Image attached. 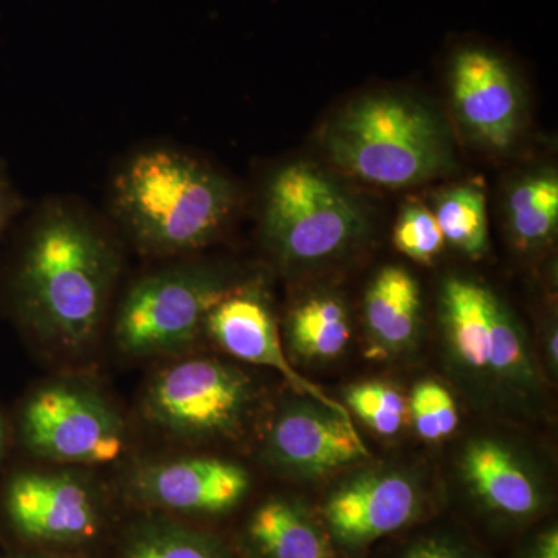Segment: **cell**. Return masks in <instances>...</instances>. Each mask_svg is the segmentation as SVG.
<instances>
[{
  "label": "cell",
  "instance_id": "cell-6",
  "mask_svg": "<svg viewBox=\"0 0 558 558\" xmlns=\"http://www.w3.org/2000/svg\"><path fill=\"white\" fill-rule=\"evenodd\" d=\"M231 290L222 271L205 266L175 267L140 279L121 303L117 344L131 355L185 351Z\"/></svg>",
  "mask_w": 558,
  "mask_h": 558
},
{
  "label": "cell",
  "instance_id": "cell-14",
  "mask_svg": "<svg viewBox=\"0 0 558 558\" xmlns=\"http://www.w3.org/2000/svg\"><path fill=\"white\" fill-rule=\"evenodd\" d=\"M459 119L481 142L508 148L520 128L519 86L505 58L483 46H462L450 65Z\"/></svg>",
  "mask_w": 558,
  "mask_h": 558
},
{
  "label": "cell",
  "instance_id": "cell-24",
  "mask_svg": "<svg viewBox=\"0 0 558 558\" xmlns=\"http://www.w3.org/2000/svg\"><path fill=\"white\" fill-rule=\"evenodd\" d=\"M395 245L418 263L435 259L446 245L435 213L418 204L403 208L396 223Z\"/></svg>",
  "mask_w": 558,
  "mask_h": 558
},
{
  "label": "cell",
  "instance_id": "cell-27",
  "mask_svg": "<svg viewBox=\"0 0 558 558\" xmlns=\"http://www.w3.org/2000/svg\"><path fill=\"white\" fill-rule=\"evenodd\" d=\"M21 201L11 189L5 172L0 168V234L7 229L13 216L20 211Z\"/></svg>",
  "mask_w": 558,
  "mask_h": 558
},
{
  "label": "cell",
  "instance_id": "cell-5",
  "mask_svg": "<svg viewBox=\"0 0 558 558\" xmlns=\"http://www.w3.org/2000/svg\"><path fill=\"white\" fill-rule=\"evenodd\" d=\"M365 218L348 193L310 163H292L271 179L264 234L286 266H314L359 240Z\"/></svg>",
  "mask_w": 558,
  "mask_h": 558
},
{
  "label": "cell",
  "instance_id": "cell-12",
  "mask_svg": "<svg viewBox=\"0 0 558 558\" xmlns=\"http://www.w3.org/2000/svg\"><path fill=\"white\" fill-rule=\"evenodd\" d=\"M128 495L137 505L182 515H226L250 490L247 470L219 458L146 462L130 473Z\"/></svg>",
  "mask_w": 558,
  "mask_h": 558
},
{
  "label": "cell",
  "instance_id": "cell-25",
  "mask_svg": "<svg viewBox=\"0 0 558 558\" xmlns=\"http://www.w3.org/2000/svg\"><path fill=\"white\" fill-rule=\"evenodd\" d=\"M396 558H487L470 539L453 532H432L410 539Z\"/></svg>",
  "mask_w": 558,
  "mask_h": 558
},
{
  "label": "cell",
  "instance_id": "cell-29",
  "mask_svg": "<svg viewBox=\"0 0 558 558\" xmlns=\"http://www.w3.org/2000/svg\"><path fill=\"white\" fill-rule=\"evenodd\" d=\"M14 558H68V557H53V556H24V557H14Z\"/></svg>",
  "mask_w": 558,
  "mask_h": 558
},
{
  "label": "cell",
  "instance_id": "cell-18",
  "mask_svg": "<svg viewBox=\"0 0 558 558\" xmlns=\"http://www.w3.org/2000/svg\"><path fill=\"white\" fill-rule=\"evenodd\" d=\"M288 336L290 349L300 357H339L351 339L348 312L333 296H311L290 312Z\"/></svg>",
  "mask_w": 558,
  "mask_h": 558
},
{
  "label": "cell",
  "instance_id": "cell-7",
  "mask_svg": "<svg viewBox=\"0 0 558 558\" xmlns=\"http://www.w3.org/2000/svg\"><path fill=\"white\" fill-rule=\"evenodd\" d=\"M253 402L255 387L241 369L215 359H190L154 377L143 411L171 438L208 442L240 435Z\"/></svg>",
  "mask_w": 558,
  "mask_h": 558
},
{
  "label": "cell",
  "instance_id": "cell-22",
  "mask_svg": "<svg viewBox=\"0 0 558 558\" xmlns=\"http://www.w3.org/2000/svg\"><path fill=\"white\" fill-rule=\"evenodd\" d=\"M344 399L347 409L377 435H398L409 421V400L388 381H360L348 388Z\"/></svg>",
  "mask_w": 558,
  "mask_h": 558
},
{
  "label": "cell",
  "instance_id": "cell-19",
  "mask_svg": "<svg viewBox=\"0 0 558 558\" xmlns=\"http://www.w3.org/2000/svg\"><path fill=\"white\" fill-rule=\"evenodd\" d=\"M508 215L519 247L538 248L553 240L558 226V179L537 172L520 180L509 194Z\"/></svg>",
  "mask_w": 558,
  "mask_h": 558
},
{
  "label": "cell",
  "instance_id": "cell-2",
  "mask_svg": "<svg viewBox=\"0 0 558 558\" xmlns=\"http://www.w3.org/2000/svg\"><path fill=\"white\" fill-rule=\"evenodd\" d=\"M113 211L140 247L180 253L204 247L234 207L229 180L172 149L140 153L113 183Z\"/></svg>",
  "mask_w": 558,
  "mask_h": 558
},
{
  "label": "cell",
  "instance_id": "cell-4",
  "mask_svg": "<svg viewBox=\"0 0 558 558\" xmlns=\"http://www.w3.org/2000/svg\"><path fill=\"white\" fill-rule=\"evenodd\" d=\"M326 149L341 170L374 185H416L450 160L438 119L407 98L377 95L352 102L333 120Z\"/></svg>",
  "mask_w": 558,
  "mask_h": 558
},
{
  "label": "cell",
  "instance_id": "cell-15",
  "mask_svg": "<svg viewBox=\"0 0 558 558\" xmlns=\"http://www.w3.org/2000/svg\"><path fill=\"white\" fill-rule=\"evenodd\" d=\"M205 330L233 357L277 371L299 395L351 417L347 405L329 398L314 381L293 368L279 341L277 323L271 317L269 306L255 290H231L209 312Z\"/></svg>",
  "mask_w": 558,
  "mask_h": 558
},
{
  "label": "cell",
  "instance_id": "cell-11",
  "mask_svg": "<svg viewBox=\"0 0 558 558\" xmlns=\"http://www.w3.org/2000/svg\"><path fill=\"white\" fill-rule=\"evenodd\" d=\"M271 468L301 480H314L369 458L352 417L310 398L290 400L271 418L264 440Z\"/></svg>",
  "mask_w": 558,
  "mask_h": 558
},
{
  "label": "cell",
  "instance_id": "cell-23",
  "mask_svg": "<svg viewBox=\"0 0 558 558\" xmlns=\"http://www.w3.org/2000/svg\"><path fill=\"white\" fill-rule=\"evenodd\" d=\"M409 417L422 439L438 442L458 428V405L446 385L438 380L417 381L409 399Z\"/></svg>",
  "mask_w": 558,
  "mask_h": 558
},
{
  "label": "cell",
  "instance_id": "cell-10",
  "mask_svg": "<svg viewBox=\"0 0 558 558\" xmlns=\"http://www.w3.org/2000/svg\"><path fill=\"white\" fill-rule=\"evenodd\" d=\"M3 509L14 532L39 545H80L102 524L97 492L75 473H17L5 488Z\"/></svg>",
  "mask_w": 558,
  "mask_h": 558
},
{
  "label": "cell",
  "instance_id": "cell-1",
  "mask_svg": "<svg viewBox=\"0 0 558 558\" xmlns=\"http://www.w3.org/2000/svg\"><path fill=\"white\" fill-rule=\"evenodd\" d=\"M119 258L86 219L51 208L33 227L14 274L17 314L40 339L64 349L86 347L98 328Z\"/></svg>",
  "mask_w": 558,
  "mask_h": 558
},
{
  "label": "cell",
  "instance_id": "cell-8",
  "mask_svg": "<svg viewBox=\"0 0 558 558\" xmlns=\"http://www.w3.org/2000/svg\"><path fill=\"white\" fill-rule=\"evenodd\" d=\"M20 427L32 453L64 464H108L126 444L123 421L108 400L65 381L33 392L22 407Z\"/></svg>",
  "mask_w": 558,
  "mask_h": 558
},
{
  "label": "cell",
  "instance_id": "cell-13",
  "mask_svg": "<svg viewBox=\"0 0 558 558\" xmlns=\"http://www.w3.org/2000/svg\"><path fill=\"white\" fill-rule=\"evenodd\" d=\"M459 469L476 512L492 526H529L549 508V492L542 476L523 454L502 440H470L462 451Z\"/></svg>",
  "mask_w": 558,
  "mask_h": 558
},
{
  "label": "cell",
  "instance_id": "cell-26",
  "mask_svg": "<svg viewBox=\"0 0 558 558\" xmlns=\"http://www.w3.org/2000/svg\"><path fill=\"white\" fill-rule=\"evenodd\" d=\"M512 558H558V527L556 523L532 532Z\"/></svg>",
  "mask_w": 558,
  "mask_h": 558
},
{
  "label": "cell",
  "instance_id": "cell-3",
  "mask_svg": "<svg viewBox=\"0 0 558 558\" xmlns=\"http://www.w3.org/2000/svg\"><path fill=\"white\" fill-rule=\"evenodd\" d=\"M444 343L453 369L487 400L531 409L543 395L526 332L494 290L451 277L439 296Z\"/></svg>",
  "mask_w": 558,
  "mask_h": 558
},
{
  "label": "cell",
  "instance_id": "cell-9",
  "mask_svg": "<svg viewBox=\"0 0 558 558\" xmlns=\"http://www.w3.org/2000/svg\"><path fill=\"white\" fill-rule=\"evenodd\" d=\"M427 510V494L413 475L371 469L333 488L318 517L341 553L354 557L414 526Z\"/></svg>",
  "mask_w": 558,
  "mask_h": 558
},
{
  "label": "cell",
  "instance_id": "cell-17",
  "mask_svg": "<svg viewBox=\"0 0 558 558\" xmlns=\"http://www.w3.org/2000/svg\"><path fill=\"white\" fill-rule=\"evenodd\" d=\"M418 282L403 267L388 266L371 281L363 304L366 333L374 354L388 357L414 347L421 329Z\"/></svg>",
  "mask_w": 558,
  "mask_h": 558
},
{
  "label": "cell",
  "instance_id": "cell-20",
  "mask_svg": "<svg viewBox=\"0 0 558 558\" xmlns=\"http://www.w3.org/2000/svg\"><path fill=\"white\" fill-rule=\"evenodd\" d=\"M121 558L234 557L215 535L168 520H150L132 531Z\"/></svg>",
  "mask_w": 558,
  "mask_h": 558
},
{
  "label": "cell",
  "instance_id": "cell-21",
  "mask_svg": "<svg viewBox=\"0 0 558 558\" xmlns=\"http://www.w3.org/2000/svg\"><path fill=\"white\" fill-rule=\"evenodd\" d=\"M433 213L446 242L475 258L486 252V199L478 189L464 185L446 191L436 201Z\"/></svg>",
  "mask_w": 558,
  "mask_h": 558
},
{
  "label": "cell",
  "instance_id": "cell-28",
  "mask_svg": "<svg viewBox=\"0 0 558 558\" xmlns=\"http://www.w3.org/2000/svg\"><path fill=\"white\" fill-rule=\"evenodd\" d=\"M5 442H7L5 421H3L2 414H0V461H2L3 451H5Z\"/></svg>",
  "mask_w": 558,
  "mask_h": 558
},
{
  "label": "cell",
  "instance_id": "cell-16",
  "mask_svg": "<svg viewBox=\"0 0 558 558\" xmlns=\"http://www.w3.org/2000/svg\"><path fill=\"white\" fill-rule=\"evenodd\" d=\"M247 558H344L310 506L271 497L250 513L240 535Z\"/></svg>",
  "mask_w": 558,
  "mask_h": 558
}]
</instances>
